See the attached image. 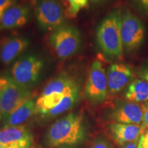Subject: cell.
I'll return each instance as SVG.
<instances>
[{"mask_svg":"<svg viewBox=\"0 0 148 148\" xmlns=\"http://www.w3.org/2000/svg\"><path fill=\"white\" fill-rule=\"evenodd\" d=\"M86 137L84 115L74 112L55 121L48 128L45 140L50 148H76L84 143Z\"/></svg>","mask_w":148,"mask_h":148,"instance_id":"6da1fadb","label":"cell"},{"mask_svg":"<svg viewBox=\"0 0 148 148\" xmlns=\"http://www.w3.org/2000/svg\"><path fill=\"white\" fill-rule=\"evenodd\" d=\"M121 14L114 10L103 18L97 27V42L102 52L110 58H119L123 55Z\"/></svg>","mask_w":148,"mask_h":148,"instance_id":"7a4b0ae2","label":"cell"},{"mask_svg":"<svg viewBox=\"0 0 148 148\" xmlns=\"http://www.w3.org/2000/svg\"><path fill=\"white\" fill-rule=\"evenodd\" d=\"M30 95L29 89L20 86L11 77H0V122Z\"/></svg>","mask_w":148,"mask_h":148,"instance_id":"3957f363","label":"cell"},{"mask_svg":"<svg viewBox=\"0 0 148 148\" xmlns=\"http://www.w3.org/2000/svg\"><path fill=\"white\" fill-rule=\"evenodd\" d=\"M43 65L42 60L36 56H25L13 64L11 78L20 86L29 89L39 81Z\"/></svg>","mask_w":148,"mask_h":148,"instance_id":"277c9868","label":"cell"},{"mask_svg":"<svg viewBox=\"0 0 148 148\" xmlns=\"http://www.w3.org/2000/svg\"><path fill=\"white\" fill-rule=\"evenodd\" d=\"M49 42L57 56L60 59H66L79 49L80 33L75 27L63 24L53 31Z\"/></svg>","mask_w":148,"mask_h":148,"instance_id":"5b68a950","label":"cell"},{"mask_svg":"<svg viewBox=\"0 0 148 148\" xmlns=\"http://www.w3.org/2000/svg\"><path fill=\"white\" fill-rule=\"evenodd\" d=\"M84 94L89 103L95 106L103 103L108 97L106 71L99 60L94 61L90 66Z\"/></svg>","mask_w":148,"mask_h":148,"instance_id":"8992f818","label":"cell"},{"mask_svg":"<svg viewBox=\"0 0 148 148\" xmlns=\"http://www.w3.org/2000/svg\"><path fill=\"white\" fill-rule=\"evenodd\" d=\"M35 11L38 26L44 32L53 31L63 25L65 14L59 0H37Z\"/></svg>","mask_w":148,"mask_h":148,"instance_id":"52a82bcc","label":"cell"},{"mask_svg":"<svg viewBox=\"0 0 148 148\" xmlns=\"http://www.w3.org/2000/svg\"><path fill=\"white\" fill-rule=\"evenodd\" d=\"M121 34L123 49L127 52L138 49L145 36V27L140 18L130 11L121 14Z\"/></svg>","mask_w":148,"mask_h":148,"instance_id":"ba28073f","label":"cell"},{"mask_svg":"<svg viewBox=\"0 0 148 148\" xmlns=\"http://www.w3.org/2000/svg\"><path fill=\"white\" fill-rule=\"evenodd\" d=\"M143 114L144 104L125 101L116 103L109 116L116 123L140 125L143 123Z\"/></svg>","mask_w":148,"mask_h":148,"instance_id":"9c48e42d","label":"cell"},{"mask_svg":"<svg viewBox=\"0 0 148 148\" xmlns=\"http://www.w3.org/2000/svg\"><path fill=\"white\" fill-rule=\"evenodd\" d=\"M108 93L114 95L119 93L133 81L132 70L125 64H113L106 71Z\"/></svg>","mask_w":148,"mask_h":148,"instance_id":"30bf717a","label":"cell"},{"mask_svg":"<svg viewBox=\"0 0 148 148\" xmlns=\"http://www.w3.org/2000/svg\"><path fill=\"white\" fill-rule=\"evenodd\" d=\"M145 131L142 125L127 124L113 122L109 125L108 132L110 138L118 146L136 141Z\"/></svg>","mask_w":148,"mask_h":148,"instance_id":"8fae6325","label":"cell"},{"mask_svg":"<svg viewBox=\"0 0 148 148\" xmlns=\"http://www.w3.org/2000/svg\"><path fill=\"white\" fill-rule=\"evenodd\" d=\"M30 17L28 6L23 5H12L3 12L0 19V29H14L23 26Z\"/></svg>","mask_w":148,"mask_h":148,"instance_id":"7c38bea8","label":"cell"},{"mask_svg":"<svg viewBox=\"0 0 148 148\" xmlns=\"http://www.w3.org/2000/svg\"><path fill=\"white\" fill-rule=\"evenodd\" d=\"M36 113H37L36 101L30 97L3 118L0 123L2 125V127L18 126Z\"/></svg>","mask_w":148,"mask_h":148,"instance_id":"4fadbf2b","label":"cell"},{"mask_svg":"<svg viewBox=\"0 0 148 148\" xmlns=\"http://www.w3.org/2000/svg\"><path fill=\"white\" fill-rule=\"evenodd\" d=\"M80 90L78 82L73 77L68 75H60L53 78L45 86L41 95H49L53 93H62L64 95Z\"/></svg>","mask_w":148,"mask_h":148,"instance_id":"5bb4252c","label":"cell"},{"mask_svg":"<svg viewBox=\"0 0 148 148\" xmlns=\"http://www.w3.org/2000/svg\"><path fill=\"white\" fill-rule=\"evenodd\" d=\"M28 45V40L23 37L9 38L0 47V60L3 64H9L26 49Z\"/></svg>","mask_w":148,"mask_h":148,"instance_id":"9a60e30c","label":"cell"},{"mask_svg":"<svg viewBox=\"0 0 148 148\" xmlns=\"http://www.w3.org/2000/svg\"><path fill=\"white\" fill-rule=\"evenodd\" d=\"M33 140L32 132L23 125L1 127L0 129V144L2 145Z\"/></svg>","mask_w":148,"mask_h":148,"instance_id":"2e32d148","label":"cell"},{"mask_svg":"<svg viewBox=\"0 0 148 148\" xmlns=\"http://www.w3.org/2000/svg\"><path fill=\"white\" fill-rule=\"evenodd\" d=\"M125 98L127 101L135 103L148 101V82L142 79H134L125 89Z\"/></svg>","mask_w":148,"mask_h":148,"instance_id":"e0dca14e","label":"cell"},{"mask_svg":"<svg viewBox=\"0 0 148 148\" xmlns=\"http://www.w3.org/2000/svg\"><path fill=\"white\" fill-rule=\"evenodd\" d=\"M80 90H75L71 93L65 95L62 101L54 108L40 114L41 117L45 119H49L58 116L67 110L73 108L78 103L80 99Z\"/></svg>","mask_w":148,"mask_h":148,"instance_id":"ac0fdd59","label":"cell"},{"mask_svg":"<svg viewBox=\"0 0 148 148\" xmlns=\"http://www.w3.org/2000/svg\"><path fill=\"white\" fill-rule=\"evenodd\" d=\"M66 95L53 93L49 95L40 96L36 101L37 113L41 114L57 106Z\"/></svg>","mask_w":148,"mask_h":148,"instance_id":"d6986e66","label":"cell"},{"mask_svg":"<svg viewBox=\"0 0 148 148\" xmlns=\"http://www.w3.org/2000/svg\"><path fill=\"white\" fill-rule=\"evenodd\" d=\"M65 5L64 14L66 17H76L79 10L88 6V0H64Z\"/></svg>","mask_w":148,"mask_h":148,"instance_id":"ffe728a7","label":"cell"},{"mask_svg":"<svg viewBox=\"0 0 148 148\" xmlns=\"http://www.w3.org/2000/svg\"><path fill=\"white\" fill-rule=\"evenodd\" d=\"M89 148H113L109 140L103 136H99L92 141Z\"/></svg>","mask_w":148,"mask_h":148,"instance_id":"44dd1931","label":"cell"},{"mask_svg":"<svg viewBox=\"0 0 148 148\" xmlns=\"http://www.w3.org/2000/svg\"><path fill=\"white\" fill-rule=\"evenodd\" d=\"M14 0H0V19L3 12L7 9L14 5Z\"/></svg>","mask_w":148,"mask_h":148,"instance_id":"7402d4cb","label":"cell"},{"mask_svg":"<svg viewBox=\"0 0 148 148\" xmlns=\"http://www.w3.org/2000/svg\"><path fill=\"white\" fill-rule=\"evenodd\" d=\"M138 76L140 79L148 82V62L143 63L140 66L138 71Z\"/></svg>","mask_w":148,"mask_h":148,"instance_id":"603a6c76","label":"cell"},{"mask_svg":"<svg viewBox=\"0 0 148 148\" xmlns=\"http://www.w3.org/2000/svg\"><path fill=\"white\" fill-rule=\"evenodd\" d=\"M142 125L145 128L146 127H148V101L144 103V114Z\"/></svg>","mask_w":148,"mask_h":148,"instance_id":"cb8c5ba5","label":"cell"},{"mask_svg":"<svg viewBox=\"0 0 148 148\" xmlns=\"http://www.w3.org/2000/svg\"><path fill=\"white\" fill-rule=\"evenodd\" d=\"M142 143L144 148H148V127L145 132L142 134Z\"/></svg>","mask_w":148,"mask_h":148,"instance_id":"d4e9b609","label":"cell"},{"mask_svg":"<svg viewBox=\"0 0 148 148\" xmlns=\"http://www.w3.org/2000/svg\"><path fill=\"white\" fill-rule=\"evenodd\" d=\"M136 1L144 10L148 11V0H136Z\"/></svg>","mask_w":148,"mask_h":148,"instance_id":"484cf974","label":"cell"},{"mask_svg":"<svg viewBox=\"0 0 148 148\" xmlns=\"http://www.w3.org/2000/svg\"><path fill=\"white\" fill-rule=\"evenodd\" d=\"M138 140H136V141L131 142V143H128L125 144V145L121 146V148H136V145L138 144Z\"/></svg>","mask_w":148,"mask_h":148,"instance_id":"4316f807","label":"cell"},{"mask_svg":"<svg viewBox=\"0 0 148 148\" xmlns=\"http://www.w3.org/2000/svg\"><path fill=\"white\" fill-rule=\"evenodd\" d=\"M142 136V135H141ZM137 148H144L143 146V143H142V137L140 136L139 139H138V144H137Z\"/></svg>","mask_w":148,"mask_h":148,"instance_id":"83f0119b","label":"cell"},{"mask_svg":"<svg viewBox=\"0 0 148 148\" xmlns=\"http://www.w3.org/2000/svg\"><path fill=\"white\" fill-rule=\"evenodd\" d=\"M90 1H92V2H98V1H102V0H90Z\"/></svg>","mask_w":148,"mask_h":148,"instance_id":"f1b7e54d","label":"cell"},{"mask_svg":"<svg viewBox=\"0 0 148 148\" xmlns=\"http://www.w3.org/2000/svg\"><path fill=\"white\" fill-rule=\"evenodd\" d=\"M0 148H3V145H1V144H0Z\"/></svg>","mask_w":148,"mask_h":148,"instance_id":"f546056e","label":"cell"},{"mask_svg":"<svg viewBox=\"0 0 148 148\" xmlns=\"http://www.w3.org/2000/svg\"><path fill=\"white\" fill-rule=\"evenodd\" d=\"M30 148H34V147H31Z\"/></svg>","mask_w":148,"mask_h":148,"instance_id":"4dcf8cb0","label":"cell"}]
</instances>
